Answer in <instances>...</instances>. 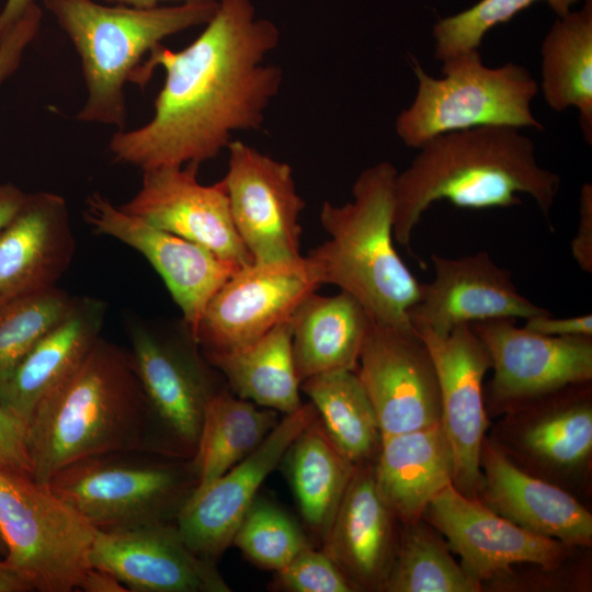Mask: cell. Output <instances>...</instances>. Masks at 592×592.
Returning <instances> with one entry per match:
<instances>
[{
	"label": "cell",
	"mask_w": 592,
	"mask_h": 592,
	"mask_svg": "<svg viewBox=\"0 0 592 592\" xmlns=\"http://www.w3.org/2000/svg\"><path fill=\"white\" fill-rule=\"evenodd\" d=\"M42 19L41 8H34L1 41L0 84L19 68L24 52L39 31Z\"/></svg>",
	"instance_id": "obj_39"
},
{
	"label": "cell",
	"mask_w": 592,
	"mask_h": 592,
	"mask_svg": "<svg viewBox=\"0 0 592 592\" xmlns=\"http://www.w3.org/2000/svg\"><path fill=\"white\" fill-rule=\"evenodd\" d=\"M274 22L257 16L251 0H218L203 32L181 50L159 45L133 76L145 83L156 67L166 72L143 126L114 133L109 149L141 171L201 164L214 159L240 130L262 128L278 94L282 69L265 62L280 43Z\"/></svg>",
	"instance_id": "obj_1"
},
{
	"label": "cell",
	"mask_w": 592,
	"mask_h": 592,
	"mask_svg": "<svg viewBox=\"0 0 592 592\" xmlns=\"http://www.w3.org/2000/svg\"><path fill=\"white\" fill-rule=\"evenodd\" d=\"M537 1H545L561 18L584 0H480L433 25L434 57L443 61L457 54L479 49L489 31L509 22Z\"/></svg>",
	"instance_id": "obj_36"
},
{
	"label": "cell",
	"mask_w": 592,
	"mask_h": 592,
	"mask_svg": "<svg viewBox=\"0 0 592 592\" xmlns=\"http://www.w3.org/2000/svg\"><path fill=\"white\" fill-rule=\"evenodd\" d=\"M134 368L145 395L151 423L166 437L167 451L193 457L210 394L197 355L179 341L144 325L129 331Z\"/></svg>",
	"instance_id": "obj_20"
},
{
	"label": "cell",
	"mask_w": 592,
	"mask_h": 592,
	"mask_svg": "<svg viewBox=\"0 0 592 592\" xmlns=\"http://www.w3.org/2000/svg\"><path fill=\"white\" fill-rule=\"evenodd\" d=\"M106 1L113 2L114 4L147 9V8L159 7L160 3L162 2L181 3V2L200 1V0H106Z\"/></svg>",
	"instance_id": "obj_46"
},
{
	"label": "cell",
	"mask_w": 592,
	"mask_h": 592,
	"mask_svg": "<svg viewBox=\"0 0 592 592\" xmlns=\"http://www.w3.org/2000/svg\"><path fill=\"white\" fill-rule=\"evenodd\" d=\"M45 9L72 43L87 88L77 119L125 128L124 87L140 61L167 37L205 25L218 0L155 8L105 5L94 0H43Z\"/></svg>",
	"instance_id": "obj_5"
},
{
	"label": "cell",
	"mask_w": 592,
	"mask_h": 592,
	"mask_svg": "<svg viewBox=\"0 0 592 592\" xmlns=\"http://www.w3.org/2000/svg\"><path fill=\"white\" fill-rule=\"evenodd\" d=\"M291 483L306 524L325 537L354 467L333 445L318 415L289 446Z\"/></svg>",
	"instance_id": "obj_32"
},
{
	"label": "cell",
	"mask_w": 592,
	"mask_h": 592,
	"mask_svg": "<svg viewBox=\"0 0 592 592\" xmlns=\"http://www.w3.org/2000/svg\"><path fill=\"white\" fill-rule=\"evenodd\" d=\"M86 592H127V588L112 573L90 567L81 579L79 587Z\"/></svg>",
	"instance_id": "obj_42"
},
{
	"label": "cell",
	"mask_w": 592,
	"mask_h": 592,
	"mask_svg": "<svg viewBox=\"0 0 592 592\" xmlns=\"http://www.w3.org/2000/svg\"><path fill=\"white\" fill-rule=\"evenodd\" d=\"M515 321L471 323L493 371L486 405L508 411L568 385L592 380V337H549L517 327Z\"/></svg>",
	"instance_id": "obj_13"
},
{
	"label": "cell",
	"mask_w": 592,
	"mask_h": 592,
	"mask_svg": "<svg viewBox=\"0 0 592 592\" xmlns=\"http://www.w3.org/2000/svg\"><path fill=\"white\" fill-rule=\"evenodd\" d=\"M417 332L431 353L437 375L441 424L454 460L453 486L477 499L480 452L488 428L483 378L491 368L490 355L469 323L444 335Z\"/></svg>",
	"instance_id": "obj_15"
},
{
	"label": "cell",
	"mask_w": 592,
	"mask_h": 592,
	"mask_svg": "<svg viewBox=\"0 0 592 592\" xmlns=\"http://www.w3.org/2000/svg\"><path fill=\"white\" fill-rule=\"evenodd\" d=\"M75 246L66 200L53 192L27 194L0 230V303L55 287Z\"/></svg>",
	"instance_id": "obj_23"
},
{
	"label": "cell",
	"mask_w": 592,
	"mask_h": 592,
	"mask_svg": "<svg viewBox=\"0 0 592 592\" xmlns=\"http://www.w3.org/2000/svg\"><path fill=\"white\" fill-rule=\"evenodd\" d=\"M355 372L373 403L382 437L441 422L435 366L412 326L373 321Z\"/></svg>",
	"instance_id": "obj_12"
},
{
	"label": "cell",
	"mask_w": 592,
	"mask_h": 592,
	"mask_svg": "<svg viewBox=\"0 0 592 592\" xmlns=\"http://www.w3.org/2000/svg\"><path fill=\"white\" fill-rule=\"evenodd\" d=\"M570 249L580 269L592 273V185L588 182L580 190L579 221Z\"/></svg>",
	"instance_id": "obj_40"
},
{
	"label": "cell",
	"mask_w": 592,
	"mask_h": 592,
	"mask_svg": "<svg viewBox=\"0 0 592 592\" xmlns=\"http://www.w3.org/2000/svg\"><path fill=\"white\" fill-rule=\"evenodd\" d=\"M560 187L543 168L533 140L520 128L480 126L439 135L419 148L395 181L394 239L409 246L424 212L435 202L460 208L512 207L527 194L547 220Z\"/></svg>",
	"instance_id": "obj_2"
},
{
	"label": "cell",
	"mask_w": 592,
	"mask_h": 592,
	"mask_svg": "<svg viewBox=\"0 0 592 592\" xmlns=\"http://www.w3.org/2000/svg\"><path fill=\"white\" fill-rule=\"evenodd\" d=\"M33 591L26 581L4 560L0 558V592Z\"/></svg>",
	"instance_id": "obj_45"
},
{
	"label": "cell",
	"mask_w": 592,
	"mask_h": 592,
	"mask_svg": "<svg viewBox=\"0 0 592 592\" xmlns=\"http://www.w3.org/2000/svg\"><path fill=\"white\" fill-rule=\"evenodd\" d=\"M205 357L223 373L232 394L241 399L284 414L303 406L291 318L242 349Z\"/></svg>",
	"instance_id": "obj_29"
},
{
	"label": "cell",
	"mask_w": 592,
	"mask_h": 592,
	"mask_svg": "<svg viewBox=\"0 0 592 592\" xmlns=\"http://www.w3.org/2000/svg\"><path fill=\"white\" fill-rule=\"evenodd\" d=\"M96 528L30 476L0 471L4 560L33 591L70 592L91 567Z\"/></svg>",
	"instance_id": "obj_8"
},
{
	"label": "cell",
	"mask_w": 592,
	"mask_h": 592,
	"mask_svg": "<svg viewBox=\"0 0 592 592\" xmlns=\"http://www.w3.org/2000/svg\"><path fill=\"white\" fill-rule=\"evenodd\" d=\"M150 423L130 353L100 337L25 426L31 477L47 485L58 470L81 458L148 451Z\"/></svg>",
	"instance_id": "obj_3"
},
{
	"label": "cell",
	"mask_w": 592,
	"mask_h": 592,
	"mask_svg": "<svg viewBox=\"0 0 592 592\" xmlns=\"http://www.w3.org/2000/svg\"><path fill=\"white\" fill-rule=\"evenodd\" d=\"M452 556L446 542L424 519L400 524L398 548L385 592H480Z\"/></svg>",
	"instance_id": "obj_33"
},
{
	"label": "cell",
	"mask_w": 592,
	"mask_h": 592,
	"mask_svg": "<svg viewBox=\"0 0 592 592\" xmlns=\"http://www.w3.org/2000/svg\"><path fill=\"white\" fill-rule=\"evenodd\" d=\"M27 193L12 183H0V230L15 216Z\"/></svg>",
	"instance_id": "obj_43"
},
{
	"label": "cell",
	"mask_w": 592,
	"mask_h": 592,
	"mask_svg": "<svg viewBox=\"0 0 592 592\" xmlns=\"http://www.w3.org/2000/svg\"><path fill=\"white\" fill-rule=\"evenodd\" d=\"M442 62L441 78L413 62L417 93L395 121L396 134L407 147L419 149L439 135L480 126L544 129L531 107L539 87L524 66L509 61L488 67L479 49Z\"/></svg>",
	"instance_id": "obj_6"
},
{
	"label": "cell",
	"mask_w": 592,
	"mask_h": 592,
	"mask_svg": "<svg viewBox=\"0 0 592 592\" xmlns=\"http://www.w3.org/2000/svg\"><path fill=\"white\" fill-rule=\"evenodd\" d=\"M271 587L286 592L355 591L328 554L312 548L310 544L275 572Z\"/></svg>",
	"instance_id": "obj_37"
},
{
	"label": "cell",
	"mask_w": 592,
	"mask_h": 592,
	"mask_svg": "<svg viewBox=\"0 0 592 592\" xmlns=\"http://www.w3.org/2000/svg\"><path fill=\"white\" fill-rule=\"evenodd\" d=\"M0 471L31 477L25 426L0 405Z\"/></svg>",
	"instance_id": "obj_38"
},
{
	"label": "cell",
	"mask_w": 592,
	"mask_h": 592,
	"mask_svg": "<svg viewBox=\"0 0 592 592\" xmlns=\"http://www.w3.org/2000/svg\"><path fill=\"white\" fill-rule=\"evenodd\" d=\"M373 474L380 498L400 524L422 519L431 500L453 485V454L441 422L382 437Z\"/></svg>",
	"instance_id": "obj_26"
},
{
	"label": "cell",
	"mask_w": 592,
	"mask_h": 592,
	"mask_svg": "<svg viewBox=\"0 0 592 592\" xmlns=\"http://www.w3.org/2000/svg\"><path fill=\"white\" fill-rule=\"evenodd\" d=\"M505 412L490 439L522 469L563 489L588 474L591 382L568 385Z\"/></svg>",
	"instance_id": "obj_10"
},
{
	"label": "cell",
	"mask_w": 592,
	"mask_h": 592,
	"mask_svg": "<svg viewBox=\"0 0 592 592\" xmlns=\"http://www.w3.org/2000/svg\"><path fill=\"white\" fill-rule=\"evenodd\" d=\"M84 218L95 232L119 240L149 261L180 308L192 340L209 299L242 267L126 214L99 192L87 197Z\"/></svg>",
	"instance_id": "obj_16"
},
{
	"label": "cell",
	"mask_w": 592,
	"mask_h": 592,
	"mask_svg": "<svg viewBox=\"0 0 592 592\" xmlns=\"http://www.w3.org/2000/svg\"><path fill=\"white\" fill-rule=\"evenodd\" d=\"M431 260L434 278L421 284L420 297L408 310L417 331L444 335L465 323L550 314L522 295L511 271L487 251L460 258L432 254Z\"/></svg>",
	"instance_id": "obj_19"
},
{
	"label": "cell",
	"mask_w": 592,
	"mask_h": 592,
	"mask_svg": "<svg viewBox=\"0 0 592 592\" xmlns=\"http://www.w3.org/2000/svg\"><path fill=\"white\" fill-rule=\"evenodd\" d=\"M540 88L556 112L574 107L588 145L592 144V0L553 23L542 47Z\"/></svg>",
	"instance_id": "obj_28"
},
{
	"label": "cell",
	"mask_w": 592,
	"mask_h": 592,
	"mask_svg": "<svg viewBox=\"0 0 592 592\" xmlns=\"http://www.w3.org/2000/svg\"><path fill=\"white\" fill-rule=\"evenodd\" d=\"M400 523L380 498L373 464L355 466L323 550L355 591H383L398 548Z\"/></svg>",
	"instance_id": "obj_24"
},
{
	"label": "cell",
	"mask_w": 592,
	"mask_h": 592,
	"mask_svg": "<svg viewBox=\"0 0 592 592\" xmlns=\"http://www.w3.org/2000/svg\"><path fill=\"white\" fill-rule=\"evenodd\" d=\"M231 544L251 562L274 572L309 545L301 530L284 511L258 498L246 512Z\"/></svg>",
	"instance_id": "obj_35"
},
{
	"label": "cell",
	"mask_w": 592,
	"mask_h": 592,
	"mask_svg": "<svg viewBox=\"0 0 592 592\" xmlns=\"http://www.w3.org/2000/svg\"><path fill=\"white\" fill-rule=\"evenodd\" d=\"M480 473L477 499L494 513L569 547L591 545V512L568 490L522 469L487 436Z\"/></svg>",
	"instance_id": "obj_22"
},
{
	"label": "cell",
	"mask_w": 592,
	"mask_h": 592,
	"mask_svg": "<svg viewBox=\"0 0 592 592\" xmlns=\"http://www.w3.org/2000/svg\"><path fill=\"white\" fill-rule=\"evenodd\" d=\"M396 167L389 161L364 169L352 186V201H326L319 219L329 239L307 258L321 284L350 294L374 322L411 327L409 308L421 284L394 246Z\"/></svg>",
	"instance_id": "obj_4"
},
{
	"label": "cell",
	"mask_w": 592,
	"mask_h": 592,
	"mask_svg": "<svg viewBox=\"0 0 592 592\" xmlns=\"http://www.w3.org/2000/svg\"><path fill=\"white\" fill-rule=\"evenodd\" d=\"M221 179L236 230L253 262L301 257L299 223L305 202L297 193L288 163L254 147L231 140Z\"/></svg>",
	"instance_id": "obj_11"
},
{
	"label": "cell",
	"mask_w": 592,
	"mask_h": 592,
	"mask_svg": "<svg viewBox=\"0 0 592 592\" xmlns=\"http://www.w3.org/2000/svg\"><path fill=\"white\" fill-rule=\"evenodd\" d=\"M36 7L35 0H7L0 12V43Z\"/></svg>",
	"instance_id": "obj_44"
},
{
	"label": "cell",
	"mask_w": 592,
	"mask_h": 592,
	"mask_svg": "<svg viewBox=\"0 0 592 592\" xmlns=\"http://www.w3.org/2000/svg\"><path fill=\"white\" fill-rule=\"evenodd\" d=\"M277 412L260 409L227 390L213 391L191 464L200 490L252 453L275 428Z\"/></svg>",
	"instance_id": "obj_30"
},
{
	"label": "cell",
	"mask_w": 592,
	"mask_h": 592,
	"mask_svg": "<svg viewBox=\"0 0 592 592\" xmlns=\"http://www.w3.org/2000/svg\"><path fill=\"white\" fill-rule=\"evenodd\" d=\"M198 168L187 163L143 171L138 192L119 208L225 260L250 265L253 260L236 230L223 180L202 184Z\"/></svg>",
	"instance_id": "obj_18"
},
{
	"label": "cell",
	"mask_w": 592,
	"mask_h": 592,
	"mask_svg": "<svg viewBox=\"0 0 592 592\" xmlns=\"http://www.w3.org/2000/svg\"><path fill=\"white\" fill-rule=\"evenodd\" d=\"M106 305L78 298L71 312L24 356L0 388V405L26 426L34 410L82 364L101 337Z\"/></svg>",
	"instance_id": "obj_25"
},
{
	"label": "cell",
	"mask_w": 592,
	"mask_h": 592,
	"mask_svg": "<svg viewBox=\"0 0 592 592\" xmlns=\"http://www.w3.org/2000/svg\"><path fill=\"white\" fill-rule=\"evenodd\" d=\"M7 555V546L5 543L0 534V558H4Z\"/></svg>",
	"instance_id": "obj_47"
},
{
	"label": "cell",
	"mask_w": 592,
	"mask_h": 592,
	"mask_svg": "<svg viewBox=\"0 0 592 592\" xmlns=\"http://www.w3.org/2000/svg\"><path fill=\"white\" fill-rule=\"evenodd\" d=\"M321 285L307 257L240 267L213 295L193 341L205 355L242 349L289 319Z\"/></svg>",
	"instance_id": "obj_9"
},
{
	"label": "cell",
	"mask_w": 592,
	"mask_h": 592,
	"mask_svg": "<svg viewBox=\"0 0 592 592\" xmlns=\"http://www.w3.org/2000/svg\"><path fill=\"white\" fill-rule=\"evenodd\" d=\"M91 567L134 592H229L212 560L194 553L172 523L96 530Z\"/></svg>",
	"instance_id": "obj_21"
},
{
	"label": "cell",
	"mask_w": 592,
	"mask_h": 592,
	"mask_svg": "<svg viewBox=\"0 0 592 592\" xmlns=\"http://www.w3.org/2000/svg\"><path fill=\"white\" fill-rule=\"evenodd\" d=\"M57 286L0 303V388L30 350L73 309Z\"/></svg>",
	"instance_id": "obj_34"
},
{
	"label": "cell",
	"mask_w": 592,
	"mask_h": 592,
	"mask_svg": "<svg viewBox=\"0 0 592 592\" xmlns=\"http://www.w3.org/2000/svg\"><path fill=\"white\" fill-rule=\"evenodd\" d=\"M316 417L310 402L284 414L252 453L205 488L192 491L177 515L175 525L194 553L212 560L231 545L263 481Z\"/></svg>",
	"instance_id": "obj_17"
},
{
	"label": "cell",
	"mask_w": 592,
	"mask_h": 592,
	"mask_svg": "<svg viewBox=\"0 0 592 592\" xmlns=\"http://www.w3.org/2000/svg\"><path fill=\"white\" fill-rule=\"evenodd\" d=\"M525 329L549 337H592V316L585 314L569 318H555L551 314L525 320Z\"/></svg>",
	"instance_id": "obj_41"
},
{
	"label": "cell",
	"mask_w": 592,
	"mask_h": 592,
	"mask_svg": "<svg viewBox=\"0 0 592 592\" xmlns=\"http://www.w3.org/2000/svg\"><path fill=\"white\" fill-rule=\"evenodd\" d=\"M373 320L350 294H309L291 317L292 346L300 383L309 377L356 371Z\"/></svg>",
	"instance_id": "obj_27"
},
{
	"label": "cell",
	"mask_w": 592,
	"mask_h": 592,
	"mask_svg": "<svg viewBox=\"0 0 592 592\" xmlns=\"http://www.w3.org/2000/svg\"><path fill=\"white\" fill-rule=\"evenodd\" d=\"M113 452L76 460L47 482L50 490L96 530L171 523L196 487L189 466Z\"/></svg>",
	"instance_id": "obj_7"
},
{
	"label": "cell",
	"mask_w": 592,
	"mask_h": 592,
	"mask_svg": "<svg viewBox=\"0 0 592 592\" xmlns=\"http://www.w3.org/2000/svg\"><path fill=\"white\" fill-rule=\"evenodd\" d=\"M422 519L445 536L460 566L482 588L516 565L556 568L576 549L517 526L452 483L431 500Z\"/></svg>",
	"instance_id": "obj_14"
},
{
	"label": "cell",
	"mask_w": 592,
	"mask_h": 592,
	"mask_svg": "<svg viewBox=\"0 0 592 592\" xmlns=\"http://www.w3.org/2000/svg\"><path fill=\"white\" fill-rule=\"evenodd\" d=\"M300 390L310 399L335 448L353 465L374 464L382 431L373 403L355 371L309 377Z\"/></svg>",
	"instance_id": "obj_31"
}]
</instances>
